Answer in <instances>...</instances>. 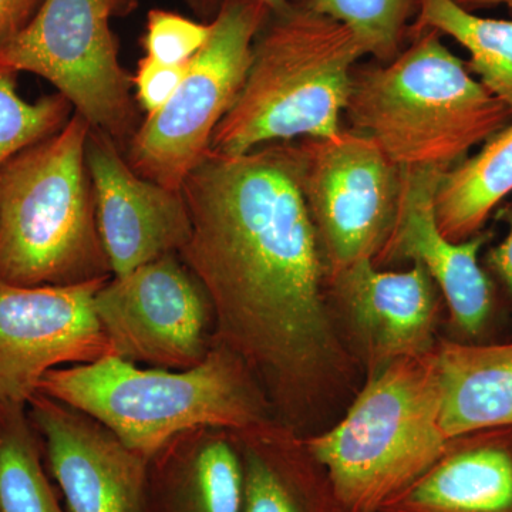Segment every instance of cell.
Returning a JSON list of instances; mask_svg holds the SVG:
<instances>
[{
  "instance_id": "cell-1",
  "label": "cell",
  "mask_w": 512,
  "mask_h": 512,
  "mask_svg": "<svg viewBox=\"0 0 512 512\" xmlns=\"http://www.w3.org/2000/svg\"><path fill=\"white\" fill-rule=\"evenodd\" d=\"M181 192L191 234L178 255L210 296L215 340L244 359L275 419L305 436L359 363L323 292L298 147L210 151Z\"/></svg>"
},
{
  "instance_id": "cell-2",
  "label": "cell",
  "mask_w": 512,
  "mask_h": 512,
  "mask_svg": "<svg viewBox=\"0 0 512 512\" xmlns=\"http://www.w3.org/2000/svg\"><path fill=\"white\" fill-rule=\"evenodd\" d=\"M39 392L99 420L147 458L184 431H237L275 419L247 363L217 340L190 369L140 366L109 355L50 370Z\"/></svg>"
},
{
  "instance_id": "cell-3",
  "label": "cell",
  "mask_w": 512,
  "mask_h": 512,
  "mask_svg": "<svg viewBox=\"0 0 512 512\" xmlns=\"http://www.w3.org/2000/svg\"><path fill=\"white\" fill-rule=\"evenodd\" d=\"M365 55L346 26L309 6L269 16L244 86L215 128L212 153L241 156L293 138L338 136L353 66Z\"/></svg>"
},
{
  "instance_id": "cell-4",
  "label": "cell",
  "mask_w": 512,
  "mask_h": 512,
  "mask_svg": "<svg viewBox=\"0 0 512 512\" xmlns=\"http://www.w3.org/2000/svg\"><path fill=\"white\" fill-rule=\"evenodd\" d=\"M346 111L356 133L397 167L444 171L512 120L434 30L419 32L387 66L355 77Z\"/></svg>"
},
{
  "instance_id": "cell-5",
  "label": "cell",
  "mask_w": 512,
  "mask_h": 512,
  "mask_svg": "<svg viewBox=\"0 0 512 512\" xmlns=\"http://www.w3.org/2000/svg\"><path fill=\"white\" fill-rule=\"evenodd\" d=\"M90 130L74 111L0 167V282L64 286L113 276L87 171Z\"/></svg>"
},
{
  "instance_id": "cell-6",
  "label": "cell",
  "mask_w": 512,
  "mask_h": 512,
  "mask_svg": "<svg viewBox=\"0 0 512 512\" xmlns=\"http://www.w3.org/2000/svg\"><path fill=\"white\" fill-rule=\"evenodd\" d=\"M303 439L342 512L382 511L447 447L434 350L367 375L339 423Z\"/></svg>"
},
{
  "instance_id": "cell-7",
  "label": "cell",
  "mask_w": 512,
  "mask_h": 512,
  "mask_svg": "<svg viewBox=\"0 0 512 512\" xmlns=\"http://www.w3.org/2000/svg\"><path fill=\"white\" fill-rule=\"evenodd\" d=\"M136 0H45L18 36L0 47V66L43 77L93 130L114 143L137 131L133 77L123 69L111 30Z\"/></svg>"
},
{
  "instance_id": "cell-8",
  "label": "cell",
  "mask_w": 512,
  "mask_h": 512,
  "mask_svg": "<svg viewBox=\"0 0 512 512\" xmlns=\"http://www.w3.org/2000/svg\"><path fill=\"white\" fill-rule=\"evenodd\" d=\"M269 16L256 0L222 5L173 99L146 116L131 137L127 163L137 174L181 191L185 178L210 153L215 128L244 86L256 37Z\"/></svg>"
},
{
  "instance_id": "cell-9",
  "label": "cell",
  "mask_w": 512,
  "mask_h": 512,
  "mask_svg": "<svg viewBox=\"0 0 512 512\" xmlns=\"http://www.w3.org/2000/svg\"><path fill=\"white\" fill-rule=\"evenodd\" d=\"M303 197L326 279L376 258L392 232L402 170L375 141L342 131L298 147Z\"/></svg>"
},
{
  "instance_id": "cell-10",
  "label": "cell",
  "mask_w": 512,
  "mask_h": 512,
  "mask_svg": "<svg viewBox=\"0 0 512 512\" xmlns=\"http://www.w3.org/2000/svg\"><path fill=\"white\" fill-rule=\"evenodd\" d=\"M94 312L113 355L136 365L190 369L215 343L210 296L178 254L111 276L94 295Z\"/></svg>"
},
{
  "instance_id": "cell-11",
  "label": "cell",
  "mask_w": 512,
  "mask_h": 512,
  "mask_svg": "<svg viewBox=\"0 0 512 512\" xmlns=\"http://www.w3.org/2000/svg\"><path fill=\"white\" fill-rule=\"evenodd\" d=\"M107 279L64 286L0 282V402L28 404L47 372L113 355L94 312Z\"/></svg>"
},
{
  "instance_id": "cell-12",
  "label": "cell",
  "mask_w": 512,
  "mask_h": 512,
  "mask_svg": "<svg viewBox=\"0 0 512 512\" xmlns=\"http://www.w3.org/2000/svg\"><path fill=\"white\" fill-rule=\"evenodd\" d=\"M26 407L67 512H146L147 457L47 394L37 392Z\"/></svg>"
},
{
  "instance_id": "cell-13",
  "label": "cell",
  "mask_w": 512,
  "mask_h": 512,
  "mask_svg": "<svg viewBox=\"0 0 512 512\" xmlns=\"http://www.w3.org/2000/svg\"><path fill=\"white\" fill-rule=\"evenodd\" d=\"M328 284L345 328L343 339L367 375L436 348L440 291L423 266L383 271L366 259Z\"/></svg>"
},
{
  "instance_id": "cell-14",
  "label": "cell",
  "mask_w": 512,
  "mask_h": 512,
  "mask_svg": "<svg viewBox=\"0 0 512 512\" xmlns=\"http://www.w3.org/2000/svg\"><path fill=\"white\" fill-rule=\"evenodd\" d=\"M399 205L392 232L373 259L376 268L412 262L427 274L446 299L454 328L476 338L493 309L491 282L478 262L490 232L454 242L441 234L436 220V192L446 173L440 168H400Z\"/></svg>"
},
{
  "instance_id": "cell-15",
  "label": "cell",
  "mask_w": 512,
  "mask_h": 512,
  "mask_svg": "<svg viewBox=\"0 0 512 512\" xmlns=\"http://www.w3.org/2000/svg\"><path fill=\"white\" fill-rule=\"evenodd\" d=\"M86 163L97 228L113 276L183 249L191 234L183 192L141 177L121 156L119 146L93 128Z\"/></svg>"
},
{
  "instance_id": "cell-16",
  "label": "cell",
  "mask_w": 512,
  "mask_h": 512,
  "mask_svg": "<svg viewBox=\"0 0 512 512\" xmlns=\"http://www.w3.org/2000/svg\"><path fill=\"white\" fill-rule=\"evenodd\" d=\"M380 512H512V426L470 431Z\"/></svg>"
},
{
  "instance_id": "cell-17",
  "label": "cell",
  "mask_w": 512,
  "mask_h": 512,
  "mask_svg": "<svg viewBox=\"0 0 512 512\" xmlns=\"http://www.w3.org/2000/svg\"><path fill=\"white\" fill-rule=\"evenodd\" d=\"M242 467L232 430L178 434L148 458L146 512H241Z\"/></svg>"
},
{
  "instance_id": "cell-18",
  "label": "cell",
  "mask_w": 512,
  "mask_h": 512,
  "mask_svg": "<svg viewBox=\"0 0 512 512\" xmlns=\"http://www.w3.org/2000/svg\"><path fill=\"white\" fill-rule=\"evenodd\" d=\"M232 433L241 458V512H342L301 433L276 419Z\"/></svg>"
},
{
  "instance_id": "cell-19",
  "label": "cell",
  "mask_w": 512,
  "mask_h": 512,
  "mask_svg": "<svg viewBox=\"0 0 512 512\" xmlns=\"http://www.w3.org/2000/svg\"><path fill=\"white\" fill-rule=\"evenodd\" d=\"M440 424L448 440L470 431L512 426V342H440Z\"/></svg>"
},
{
  "instance_id": "cell-20",
  "label": "cell",
  "mask_w": 512,
  "mask_h": 512,
  "mask_svg": "<svg viewBox=\"0 0 512 512\" xmlns=\"http://www.w3.org/2000/svg\"><path fill=\"white\" fill-rule=\"evenodd\" d=\"M512 192V120L476 156L446 171L436 192L441 234L463 242L483 231L494 208Z\"/></svg>"
},
{
  "instance_id": "cell-21",
  "label": "cell",
  "mask_w": 512,
  "mask_h": 512,
  "mask_svg": "<svg viewBox=\"0 0 512 512\" xmlns=\"http://www.w3.org/2000/svg\"><path fill=\"white\" fill-rule=\"evenodd\" d=\"M417 30L450 36L470 55L468 70L512 116V20L483 18L454 0H417Z\"/></svg>"
},
{
  "instance_id": "cell-22",
  "label": "cell",
  "mask_w": 512,
  "mask_h": 512,
  "mask_svg": "<svg viewBox=\"0 0 512 512\" xmlns=\"http://www.w3.org/2000/svg\"><path fill=\"white\" fill-rule=\"evenodd\" d=\"M0 512H67L47 476L26 404L0 402Z\"/></svg>"
},
{
  "instance_id": "cell-23",
  "label": "cell",
  "mask_w": 512,
  "mask_h": 512,
  "mask_svg": "<svg viewBox=\"0 0 512 512\" xmlns=\"http://www.w3.org/2000/svg\"><path fill=\"white\" fill-rule=\"evenodd\" d=\"M15 72L0 66V167L10 158L53 136L69 121L72 104L57 93L36 103L16 92Z\"/></svg>"
},
{
  "instance_id": "cell-24",
  "label": "cell",
  "mask_w": 512,
  "mask_h": 512,
  "mask_svg": "<svg viewBox=\"0 0 512 512\" xmlns=\"http://www.w3.org/2000/svg\"><path fill=\"white\" fill-rule=\"evenodd\" d=\"M412 5L413 0H308L306 6L346 26L366 55L393 60Z\"/></svg>"
},
{
  "instance_id": "cell-25",
  "label": "cell",
  "mask_w": 512,
  "mask_h": 512,
  "mask_svg": "<svg viewBox=\"0 0 512 512\" xmlns=\"http://www.w3.org/2000/svg\"><path fill=\"white\" fill-rule=\"evenodd\" d=\"M211 35V23L195 22L163 9L148 12L143 47L157 62L183 66L197 56Z\"/></svg>"
},
{
  "instance_id": "cell-26",
  "label": "cell",
  "mask_w": 512,
  "mask_h": 512,
  "mask_svg": "<svg viewBox=\"0 0 512 512\" xmlns=\"http://www.w3.org/2000/svg\"><path fill=\"white\" fill-rule=\"evenodd\" d=\"M188 64L173 66L144 56L138 63L133 86L136 87V99L146 116H153L168 103L187 73Z\"/></svg>"
},
{
  "instance_id": "cell-27",
  "label": "cell",
  "mask_w": 512,
  "mask_h": 512,
  "mask_svg": "<svg viewBox=\"0 0 512 512\" xmlns=\"http://www.w3.org/2000/svg\"><path fill=\"white\" fill-rule=\"evenodd\" d=\"M45 0H0V47L18 36Z\"/></svg>"
},
{
  "instance_id": "cell-28",
  "label": "cell",
  "mask_w": 512,
  "mask_h": 512,
  "mask_svg": "<svg viewBox=\"0 0 512 512\" xmlns=\"http://www.w3.org/2000/svg\"><path fill=\"white\" fill-rule=\"evenodd\" d=\"M505 220L508 222L507 237L497 247L490 249L487 264L507 286L512 298V208L505 212Z\"/></svg>"
},
{
  "instance_id": "cell-29",
  "label": "cell",
  "mask_w": 512,
  "mask_h": 512,
  "mask_svg": "<svg viewBox=\"0 0 512 512\" xmlns=\"http://www.w3.org/2000/svg\"><path fill=\"white\" fill-rule=\"evenodd\" d=\"M185 2H187V5L190 6L192 12L198 18L211 22L217 16V13L220 12L222 5L227 3L228 0H185ZM256 2H261L262 5H265L269 12H271V15H284L293 6L291 0H256Z\"/></svg>"
},
{
  "instance_id": "cell-30",
  "label": "cell",
  "mask_w": 512,
  "mask_h": 512,
  "mask_svg": "<svg viewBox=\"0 0 512 512\" xmlns=\"http://www.w3.org/2000/svg\"><path fill=\"white\" fill-rule=\"evenodd\" d=\"M461 8L470 10L478 8H491V6H505L512 12V0H454Z\"/></svg>"
}]
</instances>
